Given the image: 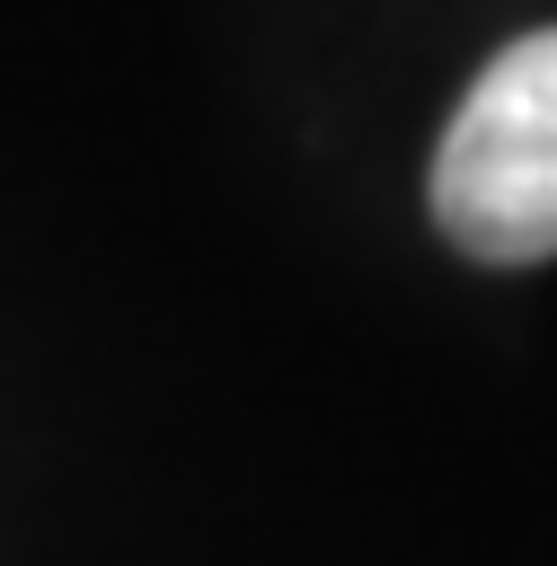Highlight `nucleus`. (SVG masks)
<instances>
[{"instance_id": "1", "label": "nucleus", "mask_w": 557, "mask_h": 566, "mask_svg": "<svg viewBox=\"0 0 557 566\" xmlns=\"http://www.w3.org/2000/svg\"><path fill=\"white\" fill-rule=\"evenodd\" d=\"M433 221L460 256H557V27L504 44L433 150Z\"/></svg>"}]
</instances>
